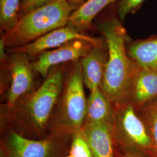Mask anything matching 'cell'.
Segmentation results:
<instances>
[{"label": "cell", "instance_id": "cell-1", "mask_svg": "<svg viewBox=\"0 0 157 157\" xmlns=\"http://www.w3.org/2000/svg\"><path fill=\"white\" fill-rule=\"evenodd\" d=\"M97 29L107 44L108 58L100 85L102 93L115 109L130 103V95L138 65L129 56L127 43L130 39L119 17L105 18Z\"/></svg>", "mask_w": 157, "mask_h": 157}, {"label": "cell", "instance_id": "cell-2", "mask_svg": "<svg viewBox=\"0 0 157 157\" xmlns=\"http://www.w3.org/2000/svg\"><path fill=\"white\" fill-rule=\"evenodd\" d=\"M63 83L62 67H53L37 90L23 97L10 109L12 121L18 129L40 137L44 134L59 100Z\"/></svg>", "mask_w": 157, "mask_h": 157}, {"label": "cell", "instance_id": "cell-3", "mask_svg": "<svg viewBox=\"0 0 157 157\" xmlns=\"http://www.w3.org/2000/svg\"><path fill=\"white\" fill-rule=\"evenodd\" d=\"M76 9L67 0H54L20 17L15 27L1 38L6 48L22 47L51 31L67 26Z\"/></svg>", "mask_w": 157, "mask_h": 157}, {"label": "cell", "instance_id": "cell-4", "mask_svg": "<svg viewBox=\"0 0 157 157\" xmlns=\"http://www.w3.org/2000/svg\"><path fill=\"white\" fill-rule=\"evenodd\" d=\"M80 60L73 62L68 75L64 78L53 122L52 133L72 135L82 129L85 121L87 102Z\"/></svg>", "mask_w": 157, "mask_h": 157}, {"label": "cell", "instance_id": "cell-5", "mask_svg": "<svg viewBox=\"0 0 157 157\" xmlns=\"http://www.w3.org/2000/svg\"><path fill=\"white\" fill-rule=\"evenodd\" d=\"M113 126L117 155L128 152L157 157V152L146 125L131 104L115 109Z\"/></svg>", "mask_w": 157, "mask_h": 157}, {"label": "cell", "instance_id": "cell-6", "mask_svg": "<svg viewBox=\"0 0 157 157\" xmlns=\"http://www.w3.org/2000/svg\"><path fill=\"white\" fill-rule=\"evenodd\" d=\"M72 135L52 133L40 140L28 138L11 129L1 144L8 157H62Z\"/></svg>", "mask_w": 157, "mask_h": 157}, {"label": "cell", "instance_id": "cell-7", "mask_svg": "<svg viewBox=\"0 0 157 157\" xmlns=\"http://www.w3.org/2000/svg\"><path fill=\"white\" fill-rule=\"evenodd\" d=\"M6 62L2 64L8 70L10 84L6 95L8 109L14 107L21 98L32 91L34 69L30 57L23 52H11Z\"/></svg>", "mask_w": 157, "mask_h": 157}, {"label": "cell", "instance_id": "cell-8", "mask_svg": "<svg viewBox=\"0 0 157 157\" xmlns=\"http://www.w3.org/2000/svg\"><path fill=\"white\" fill-rule=\"evenodd\" d=\"M78 40L87 41L95 45H101L105 42L103 37H91L67 25L45 34L27 45L8 50L10 52H23L30 58L37 57L46 51L55 49L70 41Z\"/></svg>", "mask_w": 157, "mask_h": 157}, {"label": "cell", "instance_id": "cell-9", "mask_svg": "<svg viewBox=\"0 0 157 157\" xmlns=\"http://www.w3.org/2000/svg\"><path fill=\"white\" fill-rule=\"evenodd\" d=\"M95 46L84 40H74L58 48L46 51L32 62L36 72L45 79L51 69L69 62L81 60Z\"/></svg>", "mask_w": 157, "mask_h": 157}, {"label": "cell", "instance_id": "cell-10", "mask_svg": "<svg viewBox=\"0 0 157 157\" xmlns=\"http://www.w3.org/2000/svg\"><path fill=\"white\" fill-rule=\"evenodd\" d=\"M81 132L94 157H118L112 126L84 122Z\"/></svg>", "mask_w": 157, "mask_h": 157}, {"label": "cell", "instance_id": "cell-11", "mask_svg": "<svg viewBox=\"0 0 157 157\" xmlns=\"http://www.w3.org/2000/svg\"><path fill=\"white\" fill-rule=\"evenodd\" d=\"M108 58V51L105 42L101 45L94 46L88 54L80 60L84 83L90 91L100 87Z\"/></svg>", "mask_w": 157, "mask_h": 157}, {"label": "cell", "instance_id": "cell-12", "mask_svg": "<svg viewBox=\"0 0 157 157\" xmlns=\"http://www.w3.org/2000/svg\"><path fill=\"white\" fill-rule=\"evenodd\" d=\"M157 100V72L138 66L130 95V104L138 111Z\"/></svg>", "mask_w": 157, "mask_h": 157}, {"label": "cell", "instance_id": "cell-13", "mask_svg": "<svg viewBox=\"0 0 157 157\" xmlns=\"http://www.w3.org/2000/svg\"><path fill=\"white\" fill-rule=\"evenodd\" d=\"M115 109L100 88L90 91L87 98L84 122L106 124L113 126Z\"/></svg>", "mask_w": 157, "mask_h": 157}, {"label": "cell", "instance_id": "cell-14", "mask_svg": "<svg viewBox=\"0 0 157 157\" xmlns=\"http://www.w3.org/2000/svg\"><path fill=\"white\" fill-rule=\"evenodd\" d=\"M127 51L139 67L157 72V34L144 39H130Z\"/></svg>", "mask_w": 157, "mask_h": 157}, {"label": "cell", "instance_id": "cell-15", "mask_svg": "<svg viewBox=\"0 0 157 157\" xmlns=\"http://www.w3.org/2000/svg\"><path fill=\"white\" fill-rule=\"evenodd\" d=\"M119 0H87L71 15L67 25L83 32L90 28L95 17L104 9Z\"/></svg>", "mask_w": 157, "mask_h": 157}, {"label": "cell", "instance_id": "cell-16", "mask_svg": "<svg viewBox=\"0 0 157 157\" xmlns=\"http://www.w3.org/2000/svg\"><path fill=\"white\" fill-rule=\"evenodd\" d=\"M23 0H0V28L5 33L15 27L19 19Z\"/></svg>", "mask_w": 157, "mask_h": 157}, {"label": "cell", "instance_id": "cell-17", "mask_svg": "<svg viewBox=\"0 0 157 157\" xmlns=\"http://www.w3.org/2000/svg\"><path fill=\"white\" fill-rule=\"evenodd\" d=\"M136 112L145 124L157 154V100Z\"/></svg>", "mask_w": 157, "mask_h": 157}, {"label": "cell", "instance_id": "cell-18", "mask_svg": "<svg viewBox=\"0 0 157 157\" xmlns=\"http://www.w3.org/2000/svg\"><path fill=\"white\" fill-rule=\"evenodd\" d=\"M69 154L73 157H94L81 130L74 133L72 136Z\"/></svg>", "mask_w": 157, "mask_h": 157}, {"label": "cell", "instance_id": "cell-19", "mask_svg": "<svg viewBox=\"0 0 157 157\" xmlns=\"http://www.w3.org/2000/svg\"><path fill=\"white\" fill-rule=\"evenodd\" d=\"M146 0H119L118 2L117 12L119 19L123 22L130 13L138 11Z\"/></svg>", "mask_w": 157, "mask_h": 157}, {"label": "cell", "instance_id": "cell-20", "mask_svg": "<svg viewBox=\"0 0 157 157\" xmlns=\"http://www.w3.org/2000/svg\"><path fill=\"white\" fill-rule=\"evenodd\" d=\"M54 0H23L20 9L19 17L27 12L45 6Z\"/></svg>", "mask_w": 157, "mask_h": 157}, {"label": "cell", "instance_id": "cell-21", "mask_svg": "<svg viewBox=\"0 0 157 157\" xmlns=\"http://www.w3.org/2000/svg\"><path fill=\"white\" fill-rule=\"evenodd\" d=\"M118 157H147L140 152H128L119 154Z\"/></svg>", "mask_w": 157, "mask_h": 157}, {"label": "cell", "instance_id": "cell-22", "mask_svg": "<svg viewBox=\"0 0 157 157\" xmlns=\"http://www.w3.org/2000/svg\"><path fill=\"white\" fill-rule=\"evenodd\" d=\"M67 2L73 6L76 10L82 6L86 0H67Z\"/></svg>", "mask_w": 157, "mask_h": 157}, {"label": "cell", "instance_id": "cell-23", "mask_svg": "<svg viewBox=\"0 0 157 157\" xmlns=\"http://www.w3.org/2000/svg\"><path fill=\"white\" fill-rule=\"evenodd\" d=\"M0 157H8L6 151L1 147V150H0Z\"/></svg>", "mask_w": 157, "mask_h": 157}, {"label": "cell", "instance_id": "cell-24", "mask_svg": "<svg viewBox=\"0 0 157 157\" xmlns=\"http://www.w3.org/2000/svg\"><path fill=\"white\" fill-rule=\"evenodd\" d=\"M62 157H73L72 155H65V156H63Z\"/></svg>", "mask_w": 157, "mask_h": 157}, {"label": "cell", "instance_id": "cell-25", "mask_svg": "<svg viewBox=\"0 0 157 157\" xmlns=\"http://www.w3.org/2000/svg\"><path fill=\"white\" fill-rule=\"evenodd\" d=\"M86 1H87V0H86Z\"/></svg>", "mask_w": 157, "mask_h": 157}]
</instances>
